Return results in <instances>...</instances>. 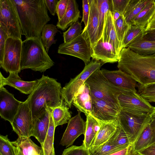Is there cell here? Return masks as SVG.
<instances>
[{
    "mask_svg": "<svg viewBox=\"0 0 155 155\" xmlns=\"http://www.w3.org/2000/svg\"><path fill=\"white\" fill-rule=\"evenodd\" d=\"M154 142L155 134L149 123L133 143L134 150L138 153Z\"/></svg>",
    "mask_w": 155,
    "mask_h": 155,
    "instance_id": "4316f807",
    "label": "cell"
},
{
    "mask_svg": "<svg viewBox=\"0 0 155 155\" xmlns=\"http://www.w3.org/2000/svg\"><path fill=\"white\" fill-rule=\"evenodd\" d=\"M90 2L91 0L82 1L83 16L81 22H84L85 27L87 26L88 23L90 14Z\"/></svg>",
    "mask_w": 155,
    "mask_h": 155,
    "instance_id": "f6af8a7d",
    "label": "cell"
},
{
    "mask_svg": "<svg viewBox=\"0 0 155 155\" xmlns=\"http://www.w3.org/2000/svg\"><path fill=\"white\" fill-rule=\"evenodd\" d=\"M109 155H140L134 150L133 143L123 150L117 151Z\"/></svg>",
    "mask_w": 155,
    "mask_h": 155,
    "instance_id": "7dc6e473",
    "label": "cell"
},
{
    "mask_svg": "<svg viewBox=\"0 0 155 155\" xmlns=\"http://www.w3.org/2000/svg\"><path fill=\"white\" fill-rule=\"evenodd\" d=\"M85 83L89 88L92 99L103 100L112 103L119 107L118 95L122 92L127 91L111 84L104 77L100 69L94 72Z\"/></svg>",
    "mask_w": 155,
    "mask_h": 155,
    "instance_id": "5b68a950",
    "label": "cell"
},
{
    "mask_svg": "<svg viewBox=\"0 0 155 155\" xmlns=\"http://www.w3.org/2000/svg\"><path fill=\"white\" fill-rule=\"evenodd\" d=\"M155 29V14L145 28V32Z\"/></svg>",
    "mask_w": 155,
    "mask_h": 155,
    "instance_id": "816d5d0a",
    "label": "cell"
},
{
    "mask_svg": "<svg viewBox=\"0 0 155 155\" xmlns=\"http://www.w3.org/2000/svg\"><path fill=\"white\" fill-rule=\"evenodd\" d=\"M62 155H90L88 150L82 145L72 146L64 149Z\"/></svg>",
    "mask_w": 155,
    "mask_h": 155,
    "instance_id": "7bdbcfd3",
    "label": "cell"
},
{
    "mask_svg": "<svg viewBox=\"0 0 155 155\" xmlns=\"http://www.w3.org/2000/svg\"><path fill=\"white\" fill-rule=\"evenodd\" d=\"M127 48L141 55L155 54V41H143L138 37L129 45Z\"/></svg>",
    "mask_w": 155,
    "mask_h": 155,
    "instance_id": "f546056e",
    "label": "cell"
},
{
    "mask_svg": "<svg viewBox=\"0 0 155 155\" xmlns=\"http://www.w3.org/2000/svg\"><path fill=\"white\" fill-rule=\"evenodd\" d=\"M46 6L50 13L54 16L56 13L57 5L59 0H44Z\"/></svg>",
    "mask_w": 155,
    "mask_h": 155,
    "instance_id": "c3c4849f",
    "label": "cell"
},
{
    "mask_svg": "<svg viewBox=\"0 0 155 155\" xmlns=\"http://www.w3.org/2000/svg\"><path fill=\"white\" fill-rule=\"evenodd\" d=\"M145 27L142 25H130L122 44V48H127L129 45L142 35L145 32Z\"/></svg>",
    "mask_w": 155,
    "mask_h": 155,
    "instance_id": "d590c367",
    "label": "cell"
},
{
    "mask_svg": "<svg viewBox=\"0 0 155 155\" xmlns=\"http://www.w3.org/2000/svg\"><path fill=\"white\" fill-rule=\"evenodd\" d=\"M117 67L143 86L155 83V54L144 55L128 48L121 51Z\"/></svg>",
    "mask_w": 155,
    "mask_h": 155,
    "instance_id": "3957f363",
    "label": "cell"
},
{
    "mask_svg": "<svg viewBox=\"0 0 155 155\" xmlns=\"http://www.w3.org/2000/svg\"><path fill=\"white\" fill-rule=\"evenodd\" d=\"M102 64L100 62L92 60L85 65L82 71L62 88L61 99L63 104L71 108L74 98L81 86L87 78L95 71L100 69Z\"/></svg>",
    "mask_w": 155,
    "mask_h": 155,
    "instance_id": "52a82bcc",
    "label": "cell"
},
{
    "mask_svg": "<svg viewBox=\"0 0 155 155\" xmlns=\"http://www.w3.org/2000/svg\"><path fill=\"white\" fill-rule=\"evenodd\" d=\"M118 124V119L112 123L101 125L93 145L88 150H94L107 142L114 133Z\"/></svg>",
    "mask_w": 155,
    "mask_h": 155,
    "instance_id": "d4e9b609",
    "label": "cell"
},
{
    "mask_svg": "<svg viewBox=\"0 0 155 155\" xmlns=\"http://www.w3.org/2000/svg\"><path fill=\"white\" fill-rule=\"evenodd\" d=\"M68 0H60L58 2L56 8V14L58 21L62 19L65 13L68 6Z\"/></svg>",
    "mask_w": 155,
    "mask_h": 155,
    "instance_id": "ee69618b",
    "label": "cell"
},
{
    "mask_svg": "<svg viewBox=\"0 0 155 155\" xmlns=\"http://www.w3.org/2000/svg\"><path fill=\"white\" fill-rule=\"evenodd\" d=\"M151 120L150 114H138L122 110L118 118L120 125L127 134L131 143L135 141Z\"/></svg>",
    "mask_w": 155,
    "mask_h": 155,
    "instance_id": "ba28073f",
    "label": "cell"
},
{
    "mask_svg": "<svg viewBox=\"0 0 155 155\" xmlns=\"http://www.w3.org/2000/svg\"><path fill=\"white\" fill-rule=\"evenodd\" d=\"M82 31L81 23L78 21L75 22L63 33L64 42H68L74 39L81 34Z\"/></svg>",
    "mask_w": 155,
    "mask_h": 155,
    "instance_id": "f35d334b",
    "label": "cell"
},
{
    "mask_svg": "<svg viewBox=\"0 0 155 155\" xmlns=\"http://www.w3.org/2000/svg\"><path fill=\"white\" fill-rule=\"evenodd\" d=\"M92 47L93 60L102 64L118 62L119 54L111 44L104 41L103 35Z\"/></svg>",
    "mask_w": 155,
    "mask_h": 155,
    "instance_id": "2e32d148",
    "label": "cell"
},
{
    "mask_svg": "<svg viewBox=\"0 0 155 155\" xmlns=\"http://www.w3.org/2000/svg\"><path fill=\"white\" fill-rule=\"evenodd\" d=\"M138 93L149 102H155V83L143 86L139 84Z\"/></svg>",
    "mask_w": 155,
    "mask_h": 155,
    "instance_id": "74e56055",
    "label": "cell"
},
{
    "mask_svg": "<svg viewBox=\"0 0 155 155\" xmlns=\"http://www.w3.org/2000/svg\"><path fill=\"white\" fill-rule=\"evenodd\" d=\"M120 150L108 141L94 150H88L90 155H109Z\"/></svg>",
    "mask_w": 155,
    "mask_h": 155,
    "instance_id": "ab89813d",
    "label": "cell"
},
{
    "mask_svg": "<svg viewBox=\"0 0 155 155\" xmlns=\"http://www.w3.org/2000/svg\"><path fill=\"white\" fill-rule=\"evenodd\" d=\"M58 53L71 55L82 60L85 65L91 61L92 47L85 31L73 40L61 44L58 51Z\"/></svg>",
    "mask_w": 155,
    "mask_h": 155,
    "instance_id": "9c48e42d",
    "label": "cell"
},
{
    "mask_svg": "<svg viewBox=\"0 0 155 155\" xmlns=\"http://www.w3.org/2000/svg\"><path fill=\"white\" fill-rule=\"evenodd\" d=\"M114 23L117 36L122 47L124 40L129 29L130 25L126 22L123 15H121L117 20L114 21Z\"/></svg>",
    "mask_w": 155,
    "mask_h": 155,
    "instance_id": "8d00e7d4",
    "label": "cell"
},
{
    "mask_svg": "<svg viewBox=\"0 0 155 155\" xmlns=\"http://www.w3.org/2000/svg\"><path fill=\"white\" fill-rule=\"evenodd\" d=\"M23 102L16 99L4 87H0V115L11 124Z\"/></svg>",
    "mask_w": 155,
    "mask_h": 155,
    "instance_id": "5bb4252c",
    "label": "cell"
},
{
    "mask_svg": "<svg viewBox=\"0 0 155 155\" xmlns=\"http://www.w3.org/2000/svg\"><path fill=\"white\" fill-rule=\"evenodd\" d=\"M0 154L16 155L15 146L8 138V135L0 136Z\"/></svg>",
    "mask_w": 155,
    "mask_h": 155,
    "instance_id": "60d3db41",
    "label": "cell"
},
{
    "mask_svg": "<svg viewBox=\"0 0 155 155\" xmlns=\"http://www.w3.org/2000/svg\"><path fill=\"white\" fill-rule=\"evenodd\" d=\"M0 63H1L3 59L6 41L8 37L7 34L0 28Z\"/></svg>",
    "mask_w": 155,
    "mask_h": 155,
    "instance_id": "bcb514c9",
    "label": "cell"
},
{
    "mask_svg": "<svg viewBox=\"0 0 155 155\" xmlns=\"http://www.w3.org/2000/svg\"><path fill=\"white\" fill-rule=\"evenodd\" d=\"M39 38L26 39L22 43L20 70L30 69L44 72L54 65Z\"/></svg>",
    "mask_w": 155,
    "mask_h": 155,
    "instance_id": "277c9868",
    "label": "cell"
},
{
    "mask_svg": "<svg viewBox=\"0 0 155 155\" xmlns=\"http://www.w3.org/2000/svg\"><path fill=\"white\" fill-rule=\"evenodd\" d=\"M21 39L8 37L6 40L4 56L0 67L7 72H18L20 71Z\"/></svg>",
    "mask_w": 155,
    "mask_h": 155,
    "instance_id": "8fae6325",
    "label": "cell"
},
{
    "mask_svg": "<svg viewBox=\"0 0 155 155\" xmlns=\"http://www.w3.org/2000/svg\"><path fill=\"white\" fill-rule=\"evenodd\" d=\"M138 153L140 155H155V142Z\"/></svg>",
    "mask_w": 155,
    "mask_h": 155,
    "instance_id": "f907efd6",
    "label": "cell"
},
{
    "mask_svg": "<svg viewBox=\"0 0 155 155\" xmlns=\"http://www.w3.org/2000/svg\"><path fill=\"white\" fill-rule=\"evenodd\" d=\"M20 19L22 35L41 38L42 29L51 19L44 0H13Z\"/></svg>",
    "mask_w": 155,
    "mask_h": 155,
    "instance_id": "6da1fadb",
    "label": "cell"
},
{
    "mask_svg": "<svg viewBox=\"0 0 155 155\" xmlns=\"http://www.w3.org/2000/svg\"><path fill=\"white\" fill-rule=\"evenodd\" d=\"M81 18L78 4L75 0H69L67 11L62 19L58 21L57 27L63 31L78 21Z\"/></svg>",
    "mask_w": 155,
    "mask_h": 155,
    "instance_id": "603a6c76",
    "label": "cell"
},
{
    "mask_svg": "<svg viewBox=\"0 0 155 155\" xmlns=\"http://www.w3.org/2000/svg\"><path fill=\"white\" fill-rule=\"evenodd\" d=\"M51 109L48 107L39 117L33 120L31 136L34 137L42 145L44 142L49 125Z\"/></svg>",
    "mask_w": 155,
    "mask_h": 155,
    "instance_id": "ffe728a7",
    "label": "cell"
},
{
    "mask_svg": "<svg viewBox=\"0 0 155 155\" xmlns=\"http://www.w3.org/2000/svg\"><path fill=\"white\" fill-rule=\"evenodd\" d=\"M99 12L98 37L102 35L107 12L110 9V0H96Z\"/></svg>",
    "mask_w": 155,
    "mask_h": 155,
    "instance_id": "e575fe53",
    "label": "cell"
},
{
    "mask_svg": "<svg viewBox=\"0 0 155 155\" xmlns=\"http://www.w3.org/2000/svg\"><path fill=\"white\" fill-rule=\"evenodd\" d=\"M32 124L31 112L26 99L20 106L11 125L18 137L30 138Z\"/></svg>",
    "mask_w": 155,
    "mask_h": 155,
    "instance_id": "4fadbf2b",
    "label": "cell"
},
{
    "mask_svg": "<svg viewBox=\"0 0 155 155\" xmlns=\"http://www.w3.org/2000/svg\"><path fill=\"white\" fill-rule=\"evenodd\" d=\"M130 0H110V9L112 12H117L123 15Z\"/></svg>",
    "mask_w": 155,
    "mask_h": 155,
    "instance_id": "b9f144b4",
    "label": "cell"
},
{
    "mask_svg": "<svg viewBox=\"0 0 155 155\" xmlns=\"http://www.w3.org/2000/svg\"><path fill=\"white\" fill-rule=\"evenodd\" d=\"M80 112L86 116L89 115L92 109V99L89 87L85 83L75 95L72 102Z\"/></svg>",
    "mask_w": 155,
    "mask_h": 155,
    "instance_id": "44dd1931",
    "label": "cell"
},
{
    "mask_svg": "<svg viewBox=\"0 0 155 155\" xmlns=\"http://www.w3.org/2000/svg\"><path fill=\"white\" fill-rule=\"evenodd\" d=\"M99 12L96 0H91L90 14L87 26L83 31H85L92 47L99 40Z\"/></svg>",
    "mask_w": 155,
    "mask_h": 155,
    "instance_id": "d6986e66",
    "label": "cell"
},
{
    "mask_svg": "<svg viewBox=\"0 0 155 155\" xmlns=\"http://www.w3.org/2000/svg\"><path fill=\"white\" fill-rule=\"evenodd\" d=\"M117 98L122 111L138 114L150 115L155 110V107L136 91L122 92L118 95Z\"/></svg>",
    "mask_w": 155,
    "mask_h": 155,
    "instance_id": "30bf717a",
    "label": "cell"
},
{
    "mask_svg": "<svg viewBox=\"0 0 155 155\" xmlns=\"http://www.w3.org/2000/svg\"><path fill=\"white\" fill-rule=\"evenodd\" d=\"M86 128V122L82 118L80 112H78L76 115L71 118L68 121L60 144L66 147L72 145L80 135H84Z\"/></svg>",
    "mask_w": 155,
    "mask_h": 155,
    "instance_id": "9a60e30c",
    "label": "cell"
},
{
    "mask_svg": "<svg viewBox=\"0 0 155 155\" xmlns=\"http://www.w3.org/2000/svg\"><path fill=\"white\" fill-rule=\"evenodd\" d=\"M108 141L120 150L126 148L131 143L119 123L115 131Z\"/></svg>",
    "mask_w": 155,
    "mask_h": 155,
    "instance_id": "836d02e7",
    "label": "cell"
},
{
    "mask_svg": "<svg viewBox=\"0 0 155 155\" xmlns=\"http://www.w3.org/2000/svg\"><path fill=\"white\" fill-rule=\"evenodd\" d=\"M51 109V116L55 127L68 122L71 118L69 107L64 104Z\"/></svg>",
    "mask_w": 155,
    "mask_h": 155,
    "instance_id": "4dcf8cb0",
    "label": "cell"
},
{
    "mask_svg": "<svg viewBox=\"0 0 155 155\" xmlns=\"http://www.w3.org/2000/svg\"><path fill=\"white\" fill-rule=\"evenodd\" d=\"M149 0H130L123 15L127 23L131 25L135 17L146 5Z\"/></svg>",
    "mask_w": 155,
    "mask_h": 155,
    "instance_id": "f1b7e54d",
    "label": "cell"
},
{
    "mask_svg": "<svg viewBox=\"0 0 155 155\" xmlns=\"http://www.w3.org/2000/svg\"><path fill=\"white\" fill-rule=\"evenodd\" d=\"M57 26L52 24H47L42 29L41 38L42 43L47 53L52 45L56 43L54 36L59 31Z\"/></svg>",
    "mask_w": 155,
    "mask_h": 155,
    "instance_id": "1f68e13d",
    "label": "cell"
},
{
    "mask_svg": "<svg viewBox=\"0 0 155 155\" xmlns=\"http://www.w3.org/2000/svg\"><path fill=\"white\" fill-rule=\"evenodd\" d=\"M155 14V0L149 2L139 14L135 17L131 25L146 26Z\"/></svg>",
    "mask_w": 155,
    "mask_h": 155,
    "instance_id": "83f0119b",
    "label": "cell"
},
{
    "mask_svg": "<svg viewBox=\"0 0 155 155\" xmlns=\"http://www.w3.org/2000/svg\"><path fill=\"white\" fill-rule=\"evenodd\" d=\"M139 38L141 40L149 41H155V29L145 32Z\"/></svg>",
    "mask_w": 155,
    "mask_h": 155,
    "instance_id": "681fc988",
    "label": "cell"
},
{
    "mask_svg": "<svg viewBox=\"0 0 155 155\" xmlns=\"http://www.w3.org/2000/svg\"><path fill=\"white\" fill-rule=\"evenodd\" d=\"M55 128L51 114L48 130L44 142L41 145L43 155H55L54 145Z\"/></svg>",
    "mask_w": 155,
    "mask_h": 155,
    "instance_id": "d6a6232c",
    "label": "cell"
},
{
    "mask_svg": "<svg viewBox=\"0 0 155 155\" xmlns=\"http://www.w3.org/2000/svg\"><path fill=\"white\" fill-rule=\"evenodd\" d=\"M151 119H155V110L154 111L150 114Z\"/></svg>",
    "mask_w": 155,
    "mask_h": 155,
    "instance_id": "9f6ffc18",
    "label": "cell"
},
{
    "mask_svg": "<svg viewBox=\"0 0 155 155\" xmlns=\"http://www.w3.org/2000/svg\"><path fill=\"white\" fill-rule=\"evenodd\" d=\"M92 109L89 114L100 125L112 123L118 120L121 110L120 107L105 100L92 99Z\"/></svg>",
    "mask_w": 155,
    "mask_h": 155,
    "instance_id": "7c38bea8",
    "label": "cell"
},
{
    "mask_svg": "<svg viewBox=\"0 0 155 155\" xmlns=\"http://www.w3.org/2000/svg\"><path fill=\"white\" fill-rule=\"evenodd\" d=\"M102 35L104 41L111 44L120 54L122 49V45L117 37L114 20L111 12L109 9L107 12L105 23Z\"/></svg>",
    "mask_w": 155,
    "mask_h": 155,
    "instance_id": "7402d4cb",
    "label": "cell"
},
{
    "mask_svg": "<svg viewBox=\"0 0 155 155\" xmlns=\"http://www.w3.org/2000/svg\"><path fill=\"white\" fill-rule=\"evenodd\" d=\"M101 70L104 77L115 87L125 91L137 92L136 87L137 86V82L130 75L119 69Z\"/></svg>",
    "mask_w": 155,
    "mask_h": 155,
    "instance_id": "e0dca14e",
    "label": "cell"
},
{
    "mask_svg": "<svg viewBox=\"0 0 155 155\" xmlns=\"http://www.w3.org/2000/svg\"><path fill=\"white\" fill-rule=\"evenodd\" d=\"M86 116V130L84 135V138L82 145L88 150L93 145L100 130L101 125L90 115Z\"/></svg>",
    "mask_w": 155,
    "mask_h": 155,
    "instance_id": "cb8c5ba5",
    "label": "cell"
},
{
    "mask_svg": "<svg viewBox=\"0 0 155 155\" xmlns=\"http://www.w3.org/2000/svg\"><path fill=\"white\" fill-rule=\"evenodd\" d=\"M61 84L57 80L43 75L27 99L33 120L50 109L63 105Z\"/></svg>",
    "mask_w": 155,
    "mask_h": 155,
    "instance_id": "7a4b0ae2",
    "label": "cell"
},
{
    "mask_svg": "<svg viewBox=\"0 0 155 155\" xmlns=\"http://www.w3.org/2000/svg\"><path fill=\"white\" fill-rule=\"evenodd\" d=\"M150 124V127L155 134V119H151Z\"/></svg>",
    "mask_w": 155,
    "mask_h": 155,
    "instance_id": "db71d44e",
    "label": "cell"
},
{
    "mask_svg": "<svg viewBox=\"0 0 155 155\" xmlns=\"http://www.w3.org/2000/svg\"><path fill=\"white\" fill-rule=\"evenodd\" d=\"M0 28L8 37L21 39L20 19L13 0H0Z\"/></svg>",
    "mask_w": 155,
    "mask_h": 155,
    "instance_id": "8992f818",
    "label": "cell"
},
{
    "mask_svg": "<svg viewBox=\"0 0 155 155\" xmlns=\"http://www.w3.org/2000/svg\"><path fill=\"white\" fill-rule=\"evenodd\" d=\"M111 13L114 21L117 20L122 15L119 12L116 11L113 12Z\"/></svg>",
    "mask_w": 155,
    "mask_h": 155,
    "instance_id": "f5cc1de1",
    "label": "cell"
},
{
    "mask_svg": "<svg viewBox=\"0 0 155 155\" xmlns=\"http://www.w3.org/2000/svg\"><path fill=\"white\" fill-rule=\"evenodd\" d=\"M15 146L16 155H23L19 148L17 146Z\"/></svg>",
    "mask_w": 155,
    "mask_h": 155,
    "instance_id": "11a10c76",
    "label": "cell"
},
{
    "mask_svg": "<svg viewBox=\"0 0 155 155\" xmlns=\"http://www.w3.org/2000/svg\"><path fill=\"white\" fill-rule=\"evenodd\" d=\"M13 144L18 147L23 155H43L42 149L29 137H18Z\"/></svg>",
    "mask_w": 155,
    "mask_h": 155,
    "instance_id": "484cf974",
    "label": "cell"
},
{
    "mask_svg": "<svg viewBox=\"0 0 155 155\" xmlns=\"http://www.w3.org/2000/svg\"><path fill=\"white\" fill-rule=\"evenodd\" d=\"M18 72H10L8 77L5 78L0 72V87L8 85L26 94H30L33 91L38 82V79L32 81L22 80Z\"/></svg>",
    "mask_w": 155,
    "mask_h": 155,
    "instance_id": "ac0fdd59",
    "label": "cell"
},
{
    "mask_svg": "<svg viewBox=\"0 0 155 155\" xmlns=\"http://www.w3.org/2000/svg\"><path fill=\"white\" fill-rule=\"evenodd\" d=\"M0 155H2L1 154H0Z\"/></svg>",
    "mask_w": 155,
    "mask_h": 155,
    "instance_id": "6f0895ef",
    "label": "cell"
}]
</instances>
